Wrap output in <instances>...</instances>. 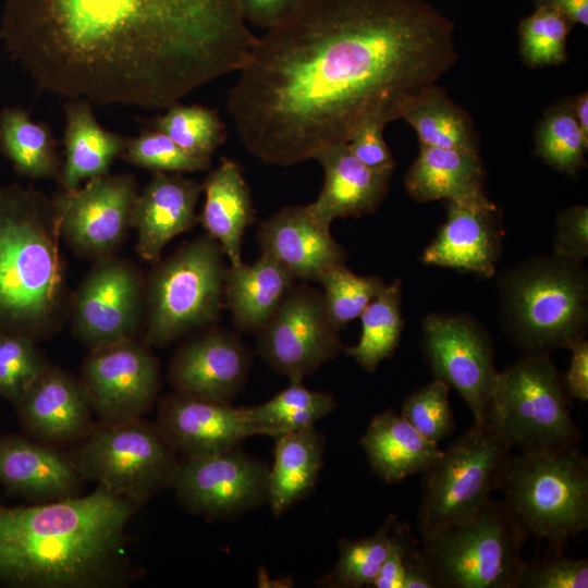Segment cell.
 <instances>
[{"label":"cell","instance_id":"51","mask_svg":"<svg viewBox=\"0 0 588 588\" xmlns=\"http://www.w3.org/2000/svg\"><path fill=\"white\" fill-rule=\"evenodd\" d=\"M535 8H546L564 15L574 25H588V0H530Z\"/></svg>","mask_w":588,"mask_h":588},{"label":"cell","instance_id":"35","mask_svg":"<svg viewBox=\"0 0 588 588\" xmlns=\"http://www.w3.org/2000/svg\"><path fill=\"white\" fill-rule=\"evenodd\" d=\"M335 406L331 394L310 390L303 384V380H290L289 387L272 399L247 408L266 436L277 438L314 426L332 413Z\"/></svg>","mask_w":588,"mask_h":588},{"label":"cell","instance_id":"12","mask_svg":"<svg viewBox=\"0 0 588 588\" xmlns=\"http://www.w3.org/2000/svg\"><path fill=\"white\" fill-rule=\"evenodd\" d=\"M420 347L433 377L467 403L474 424H487L499 371L485 327L465 314H429L421 321Z\"/></svg>","mask_w":588,"mask_h":588},{"label":"cell","instance_id":"25","mask_svg":"<svg viewBox=\"0 0 588 588\" xmlns=\"http://www.w3.org/2000/svg\"><path fill=\"white\" fill-rule=\"evenodd\" d=\"M83 478L66 454L15 434L0 437V483L44 503L79 495Z\"/></svg>","mask_w":588,"mask_h":588},{"label":"cell","instance_id":"7","mask_svg":"<svg viewBox=\"0 0 588 588\" xmlns=\"http://www.w3.org/2000/svg\"><path fill=\"white\" fill-rule=\"evenodd\" d=\"M527 532L502 501L421 538L437 588H519Z\"/></svg>","mask_w":588,"mask_h":588},{"label":"cell","instance_id":"8","mask_svg":"<svg viewBox=\"0 0 588 588\" xmlns=\"http://www.w3.org/2000/svg\"><path fill=\"white\" fill-rule=\"evenodd\" d=\"M220 244L198 236L162 260L145 285L143 342L163 347L213 324L221 311L226 267Z\"/></svg>","mask_w":588,"mask_h":588},{"label":"cell","instance_id":"17","mask_svg":"<svg viewBox=\"0 0 588 588\" xmlns=\"http://www.w3.org/2000/svg\"><path fill=\"white\" fill-rule=\"evenodd\" d=\"M137 194L128 174H105L82 188L65 189L52 200L61 240L84 258L113 255L131 226Z\"/></svg>","mask_w":588,"mask_h":588},{"label":"cell","instance_id":"30","mask_svg":"<svg viewBox=\"0 0 588 588\" xmlns=\"http://www.w3.org/2000/svg\"><path fill=\"white\" fill-rule=\"evenodd\" d=\"M275 440L267 503L278 517L315 487L323 463L324 438L311 426Z\"/></svg>","mask_w":588,"mask_h":588},{"label":"cell","instance_id":"6","mask_svg":"<svg viewBox=\"0 0 588 588\" xmlns=\"http://www.w3.org/2000/svg\"><path fill=\"white\" fill-rule=\"evenodd\" d=\"M499 490L528 537L548 541V552H564L588 528V460L579 448L512 454Z\"/></svg>","mask_w":588,"mask_h":588},{"label":"cell","instance_id":"9","mask_svg":"<svg viewBox=\"0 0 588 588\" xmlns=\"http://www.w3.org/2000/svg\"><path fill=\"white\" fill-rule=\"evenodd\" d=\"M511 452L489 422L473 424L442 451L421 473L416 516L420 537L458 524L481 510L500 489Z\"/></svg>","mask_w":588,"mask_h":588},{"label":"cell","instance_id":"46","mask_svg":"<svg viewBox=\"0 0 588 588\" xmlns=\"http://www.w3.org/2000/svg\"><path fill=\"white\" fill-rule=\"evenodd\" d=\"M418 544L411 527L397 518L391 529L388 554L370 587L403 588L405 558Z\"/></svg>","mask_w":588,"mask_h":588},{"label":"cell","instance_id":"24","mask_svg":"<svg viewBox=\"0 0 588 588\" xmlns=\"http://www.w3.org/2000/svg\"><path fill=\"white\" fill-rule=\"evenodd\" d=\"M313 159L321 164L324 180L319 196L309 206L326 226L338 218L373 213L389 193L393 173L367 168L351 152L347 143L324 147Z\"/></svg>","mask_w":588,"mask_h":588},{"label":"cell","instance_id":"48","mask_svg":"<svg viewBox=\"0 0 588 588\" xmlns=\"http://www.w3.org/2000/svg\"><path fill=\"white\" fill-rule=\"evenodd\" d=\"M304 0H240L247 24L268 29L294 12Z\"/></svg>","mask_w":588,"mask_h":588},{"label":"cell","instance_id":"39","mask_svg":"<svg viewBox=\"0 0 588 588\" xmlns=\"http://www.w3.org/2000/svg\"><path fill=\"white\" fill-rule=\"evenodd\" d=\"M154 128L182 148L211 157L225 139V126L219 114L199 105L175 103L154 121Z\"/></svg>","mask_w":588,"mask_h":588},{"label":"cell","instance_id":"10","mask_svg":"<svg viewBox=\"0 0 588 588\" xmlns=\"http://www.w3.org/2000/svg\"><path fill=\"white\" fill-rule=\"evenodd\" d=\"M568 395L550 355H523L499 371L488 421L512 449L561 452L579 448Z\"/></svg>","mask_w":588,"mask_h":588},{"label":"cell","instance_id":"13","mask_svg":"<svg viewBox=\"0 0 588 588\" xmlns=\"http://www.w3.org/2000/svg\"><path fill=\"white\" fill-rule=\"evenodd\" d=\"M270 467L242 451L181 457L172 487L186 512L230 519L267 503Z\"/></svg>","mask_w":588,"mask_h":588},{"label":"cell","instance_id":"32","mask_svg":"<svg viewBox=\"0 0 588 588\" xmlns=\"http://www.w3.org/2000/svg\"><path fill=\"white\" fill-rule=\"evenodd\" d=\"M402 119L414 128L419 145L479 152V137L471 117L438 84Z\"/></svg>","mask_w":588,"mask_h":588},{"label":"cell","instance_id":"44","mask_svg":"<svg viewBox=\"0 0 588 588\" xmlns=\"http://www.w3.org/2000/svg\"><path fill=\"white\" fill-rule=\"evenodd\" d=\"M588 560L564 552H547L542 559L527 562L519 588H587Z\"/></svg>","mask_w":588,"mask_h":588},{"label":"cell","instance_id":"29","mask_svg":"<svg viewBox=\"0 0 588 588\" xmlns=\"http://www.w3.org/2000/svg\"><path fill=\"white\" fill-rule=\"evenodd\" d=\"M479 152L419 145L404 186L418 203L463 200L486 194Z\"/></svg>","mask_w":588,"mask_h":588},{"label":"cell","instance_id":"15","mask_svg":"<svg viewBox=\"0 0 588 588\" xmlns=\"http://www.w3.org/2000/svg\"><path fill=\"white\" fill-rule=\"evenodd\" d=\"M257 335L262 360L289 380H303L344 348L322 292L307 285H293Z\"/></svg>","mask_w":588,"mask_h":588},{"label":"cell","instance_id":"41","mask_svg":"<svg viewBox=\"0 0 588 588\" xmlns=\"http://www.w3.org/2000/svg\"><path fill=\"white\" fill-rule=\"evenodd\" d=\"M37 343L23 334L0 332V396L14 406L49 366Z\"/></svg>","mask_w":588,"mask_h":588},{"label":"cell","instance_id":"22","mask_svg":"<svg viewBox=\"0 0 588 588\" xmlns=\"http://www.w3.org/2000/svg\"><path fill=\"white\" fill-rule=\"evenodd\" d=\"M257 241L261 254L283 265L295 279L319 282L330 269L345 265L346 250L321 224L309 204L287 206L264 220Z\"/></svg>","mask_w":588,"mask_h":588},{"label":"cell","instance_id":"14","mask_svg":"<svg viewBox=\"0 0 588 588\" xmlns=\"http://www.w3.org/2000/svg\"><path fill=\"white\" fill-rule=\"evenodd\" d=\"M145 285L138 269L113 255L95 260L69 306L75 338L90 348L135 339L144 320Z\"/></svg>","mask_w":588,"mask_h":588},{"label":"cell","instance_id":"33","mask_svg":"<svg viewBox=\"0 0 588 588\" xmlns=\"http://www.w3.org/2000/svg\"><path fill=\"white\" fill-rule=\"evenodd\" d=\"M401 305L402 281L395 279L359 316V340L355 345L344 347V351L368 372H375L379 364L391 357L399 346L404 329Z\"/></svg>","mask_w":588,"mask_h":588},{"label":"cell","instance_id":"21","mask_svg":"<svg viewBox=\"0 0 588 588\" xmlns=\"http://www.w3.org/2000/svg\"><path fill=\"white\" fill-rule=\"evenodd\" d=\"M15 407L23 428L51 446L74 444L94 424V411L79 378L51 365Z\"/></svg>","mask_w":588,"mask_h":588},{"label":"cell","instance_id":"19","mask_svg":"<svg viewBox=\"0 0 588 588\" xmlns=\"http://www.w3.org/2000/svg\"><path fill=\"white\" fill-rule=\"evenodd\" d=\"M444 204L445 221L420 260L482 278L492 277L505 233L501 208L487 194Z\"/></svg>","mask_w":588,"mask_h":588},{"label":"cell","instance_id":"28","mask_svg":"<svg viewBox=\"0 0 588 588\" xmlns=\"http://www.w3.org/2000/svg\"><path fill=\"white\" fill-rule=\"evenodd\" d=\"M359 444L373 473L387 483L421 474L442 453L401 415L388 408L375 415Z\"/></svg>","mask_w":588,"mask_h":588},{"label":"cell","instance_id":"34","mask_svg":"<svg viewBox=\"0 0 588 588\" xmlns=\"http://www.w3.org/2000/svg\"><path fill=\"white\" fill-rule=\"evenodd\" d=\"M0 149L15 171L32 179L58 173L56 144L49 128L19 107L0 112Z\"/></svg>","mask_w":588,"mask_h":588},{"label":"cell","instance_id":"1","mask_svg":"<svg viewBox=\"0 0 588 588\" xmlns=\"http://www.w3.org/2000/svg\"><path fill=\"white\" fill-rule=\"evenodd\" d=\"M458 59L424 0H304L256 40L226 97L245 149L289 167L404 113Z\"/></svg>","mask_w":588,"mask_h":588},{"label":"cell","instance_id":"11","mask_svg":"<svg viewBox=\"0 0 588 588\" xmlns=\"http://www.w3.org/2000/svg\"><path fill=\"white\" fill-rule=\"evenodd\" d=\"M66 455L84 480L138 506L172 487L181 460L156 424L143 417L93 424Z\"/></svg>","mask_w":588,"mask_h":588},{"label":"cell","instance_id":"31","mask_svg":"<svg viewBox=\"0 0 588 588\" xmlns=\"http://www.w3.org/2000/svg\"><path fill=\"white\" fill-rule=\"evenodd\" d=\"M124 145L122 136L105 130L97 122L90 103H69L64 131L65 162L60 176L64 188L75 189L82 181L108 174Z\"/></svg>","mask_w":588,"mask_h":588},{"label":"cell","instance_id":"27","mask_svg":"<svg viewBox=\"0 0 588 588\" xmlns=\"http://www.w3.org/2000/svg\"><path fill=\"white\" fill-rule=\"evenodd\" d=\"M205 203L198 221L221 246L231 266L242 262L245 231L255 218L249 186L240 164L222 158L201 184Z\"/></svg>","mask_w":588,"mask_h":588},{"label":"cell","instance_id":"16","mask_svg":"<svg viewBox=\"0 0 588 588\" xmlns=\"http://www.w3.org/2000/svg\"><path fill=\"white\" fill-rule=\"evenodd\" d=\"M79 380L103 422L142 418L152 408L160 388L158 362L136 338L90 348Z\"/></svg>","mask_w":588,"mask_h":588},{"label":"cell","instance_id":"42","mask_svg":"<svg viewBox=\"0 0 588 588\" xmlns=\"http://www.w3.org/2000/svg\"><path fill=\"white\" fill-rule=\"evenodd\" d=\"M121 155L133 164L155 172L203 171L211 163V157L191 152L157 130L143 132L125 140Z\"/></svg>","mask_w":588,"mask_h":588},{"label":"cell","instance_id":"37","mask_svg":"<svg viewBox=\"0 0 588 588\" xmlns=\"http://www.w3.org/2000/svg\"><path fill=\"white\" fill-rule=\"evenodd\" d=\"M389 514L375 534L358 539H339V558L328 583L341 588L370 587L385 560L391 529L397 519Z\"/></svg>","mask_w":588,"mask_h":588},{"label":"cell","instance_id":"50","mask_svg":"<svg viewBox=\"0 0 588 588\" xmlns=\"http://www.w3.org/2000/svg\"><path fill=\"white\" fill-rule=\"evenodd\" d=\"M403 588H437L432 572L419 544L414 547L405 558Z\"/></svg>","mask_w":588,"mask_h":588},{"label":"cell","instance_id":"49","mask_svg":"<svg viewBox=\"0 0 588 588\" xmlns=\"http://www.w3.org/2000/svg\"><path fill=\"white\" fill-rule=\"evenodd\" d=\"M572 356L562 381L568 397L588 400V342L578 341L569 348Z\"/></svg>","mask_w":588,"mask_h":588},{"label":"cell","instance_id":"36","mask_svg":"<svg viewBox=\"0 0 588 588\" xmlns=\"http://www.w3.org/2000/svg\"><path fill=\"white\" fill-rule=\"evenodd\" d=\"M587 149L588 139L575 119L572 98L555 101L536 126V155L556 171L576 177L585 166Z\"/></svg>","mask_w":588,"mask_h":588},{"label":"cell","instance_id":"5","mask_svg":"<svg viewBox=\"0 0 588 588\" xmlns=\"http://www.w3.org/2000/svg\"><path fill=\"white\" fill-rule=\"evenodd\" d=\"M500 321L525 355H550L584 340L588 328V274L583 264L536 255L498 279Z\"/></svg>","mask_w":588,"mask_h":588},{"label":"cell","instance_id":"43","mask_svg":"<svg viewBox=\"0 0 588 588\" xmlns=\"http://www.w3.org/2000/svg\"><path fill=\"white\" fill-rule=\"evenodd\" d=\"M450 387L433 379L411 393L403 402L401 416L432 443L450 437L455 429L449 402Z\"/></svg>","mask_w":588,"mask_h":588},{"label":"cell","instance_id":"2","mask_svg":"<svg viewBox=\"0 0 588 588\" xmlns=\"http://www.w3.org/2000/svg\"><path fill=\"white\" fill-rule=\"evenodd\" d=\"M0 39L42 89L167 109L238 72L256 36L240 0H5Z\"/></svg>","mask_w":588,"mask_h":588},{"label":"cell","instance_id":"20","mask_svg":"<svg viewBox=\"0 0 588 588\" xmlns=\"http://www.w3.org/2000/svg\"><path fill=\"white\" fill-rule=\"evenodd\" d=\"M250 366L244 342L231 331L213 328L175 351L168 379L175 392L231 404L245 385Z\"/></svg>","mask_w":588,"mask_h":588},{"label":"cell","instance_id":"45","mask_svg":"<svg viewBox=\"0 0 588 588\" xmlns=\"http://www.w3.org/2000/svg\"><path fill=\"white\" fill-rule=\"evenodd\" d=\"M553 255L576 264L588 256V207L573 205L556 215Z\"/></svg>","mask_w":588,"mask_h":588},{"label":"cell","instance_id":"47","mask_svg":"<svg viewBox=\"0 0 588 588\" xmlns=\"http://www.w3.org/2000/svg\"><path fill=\"white\" fill-rule=\"evenodd\" d=\"M384 125L369 123L358 128L347 140L351 152L367 168L393 173L395 160L384 137Z\"/></svg>","mask_w":588,"mask_h":588},{"label":"cell","instance_id":"23","mask_svg":"<svg viewBox=\"0 0 588 588\" xmlns=\"http://www.w3.org/2000/svg\"><path fill=\"white\" fill-rule=\"evenodd\" d=\"M203 186L179 174L155 172L135 199L131 226L137 232V254L158 261L162 249L175 236L191 230Z\"/></svg>","mask_w":588,"mask_h":588},{"label":"cell","instance_id":"38","mask_svg":"<svg viewBox=\"0 0 588 588\" xmlns=\"http://www.w3.org/2000/svg\"><path fill=\"white\" fill-rule=\"evenodd\" d=\"M574 26L559 12L535 8L518 24V50L524 64L543 68L564 63L567 38Z\"/></svg>","mask_w":588,"mask_h":588},{"label":"cell","instance_id":"3","mask_svg":"<svg viewBox=\"0 0 588 588\" xmlns=\"http://www.w3.org/2000/svg\"><path fill=\"white\" fill-rule=\"evenodd\" d=\"M138 505L98 486L81 497L0 504V583L109 588L126 583L125 529Z\"/></svg>","mask_w":588,"mask_h":588},{"label":"cell","instance_id":"4","mask_svg":"<svg viewBox=\"0 0 588 588\" xmlns=\"http://www.w3.org/2000/svg\"><path fill=\"white\" fill-rule=\"evenodd\" d=\"M60 241L52 200L0 187V332L39 342L60 329L70 306Z\"/></svg>","mask_w":588,"mask_h":588},{"label":"cell","instance_id":"18","mask_svg":"<svg viewBox=\"0 0 588 588\" xmlns=\"http://www.w3.org/2000/svg\"><path fill=\"white\" fill-rule=\"evenodd\" d=\"M157 428L181 456L231 450L248 438L266 436L247 407L174 392L158 402Z\"/></svg>","mask_w":588,"mask_h":588},{"label":"cell","instance_id":"52","mask_svg":"<svg viewBox=\"0 0 588 588\" xmlns=\"http://www.w3.org/2000/svg\"><path fill=\"white\" fill-rule=\"evenodd\" d=\"M572 108L577 124L586 139H588V94L583 91L572 98Z\"/></svg>","mask_w":588,"mask_h":588},{"label":"cell","instance_id":"40","mask_svg":"<svg viewBox=\"0 0 588 588\" xmlns=\"http://www.w3.org/2000/svg\"><path fill=\"white\" fill-rule=\"evenodd\" d=\"M330 322L341 330L359 317L387 283L378 275H358L345 265L328 270L319 280Z\"/></svg>","mask_w":588,"mask_h":588},{"label":"cell","instance_id":"26","mask_svg":"<svg viewBox=\"0 0 588 588\" xmlns=\"http://www.w3.org/2000/svg\"><path fill=\"white\" fill-rule=\"evenodd\" d=\"M295 278L268 254L252 265L226 268L223 298L236 329L258 333L273 317Z\"/></svg>","mask_w":588,"mask_h":588}]
</instances>
